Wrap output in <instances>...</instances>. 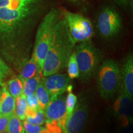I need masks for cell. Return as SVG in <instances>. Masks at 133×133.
I'll return each instance as SVG.
<instances>
[{
  "label": "cell",
  "instance_id": "6da1fadb",
  "mask_svg": "<svg viewBox=\"0 0 133 133\" xmlns=\"http://www.w3.org/2000/svg\"><path fill=\"white\" fill-rule=\"evenodd\" d=\"M41 9L39 0L19 8L0 9V51L19 71L29 59L30 38Z\"/></svg>",
  "mask_w": 133,
  "mask_h": 133
},
{
  "label": "cell",
  "instance_id": "7a4b0ae2",
  "mask_svg": "<svg viewBox=\"0 0 133 133\" xmlns=\"http://www.w3.org/2000/svg\"><path fill=\"white\" fill-rule=\"evenodd\" d=\"M62 14L58 21L44 61L43 76L57 74L66 66L75 46Z\"/></svg>",
  "mask_w": 133,
  "mask_h": 133
},
{
  "label": "cell",
  "instance_id": "3957f363",
  "mask_svg": "<svg viewBox=\"0 0 133 133\" xmlns=\"http://www.w3.org/2000/svg\"><path fill=\"white\" fill-rule=\"evenodd\" d=\"M62 16V11L52 9L46 14L38 26L35 38L32 54L43 72V64L53 33L58 21Z\"/></svg>",
  "mask_w": 133,
  "mask_h": 133
},
{
  "label": "cell",
  "instance_id": "277c9868",
  "mask_svg": "<svg viewBox=\"0 0 133 133\" xmlns=\"http://www.w3.org/2000/svg\"><path fill=\"white\" fill-rule=\"evenodd\" d=\"M97 88L103 99L109 100L114 97L120 88V66L117 61L107 59L98 67Z\"/></svg>",
  "mask_w": 133,
  "mask_h": 133
},
{
  "label": "cell",
  "instance_id": "5b68a950",
  "mask_svg": "<svg viewBox=\"0 0 133 133\" xmlns=\"http://www.w3.org/2000/svg\"><path fill=\"white\" fill-rule=\"evenodd\" d=\"M76 59L81 80L89 81L95 75L103 59L102 52L92 44L91 41L79 43L76 46Z\"/></svg>",
  "mask_w": 133,
  "mask_h": 133
},
{
  "label": "cell",
  "instance_id": "8992f818",
  "mask_svg": "<svg viewBox=\"0 0 133 133\" xmlns=\"http://www.w3.org/2000/svg\"><path fill=\"white\" fill-rule=\"evenodd\" d=\"M62 14L75 44L91 40L94 31L92 23L88 18L66 10L62 11Z\"/></svg>",
  "mask_w": 133,
  "mask_h": 133
},
{
  "label": "cell",
  "instance_id": "52a82bcc",
  "mask_svg": "<svg viewBox=\"0 0 133 133\" xmlns=\"http://www.w3.org/2000/svg\"><path fill=\"white\" fill-rule=\"evenodd\" d=\"M122 26V20L119 13L112 7H105L99 14L97 27L101 36L110 38L119 32Z\"/></svg>",
  "mask_w": 133,
  "mask_h": 133
},
{
  "label": "cell",
  "instance_id": "ba28073f",
  "mask_svg": "<svg viewBox=\"0 0 133 133\" xmlns=\"http://www.w3.org/2000/svg\"><path fill=\"white\" fill-rule=\"evenodd\" d=\"M44 112L46 121H56L64 132L68 119L65 96L61 94L51 97Z\"/></svg>",
  "mask_w": 133,
  "mask_h": 133
},
{
  "label": "cell",
  "instance_id": "9c48e42d",
  "mask_svg": "<svg viewBox=\"0 0 133 133\" xmlns=\"http://www.w3.org/2000/svg\"><path fill=\"white\" fill-rule=\"evenodd\" d=\"M89 114V105L84 100L76 104L74 110L66 121L64 133H81Z\"/></svg>",
  "mask_w": 133,
  "mask_h": 133
},
{
  "label": "cell",
  "instance_id": "30bf717a",
  "mask_svg": "<svg viewBox=\"0 0 133 133\" xmlns=\"http://www.w3.org/2000/svg\"><path fill=\"white\" fill-rule=\"evenodd\" d=\"M42 80L44 87L52 97L66 92L68 86L70 84L71 79L67 75L57 73L42 78Z\"/></svg>",
  "mask_w": 133,
  "mask_h": 133
},
{
  "label": "cell",
  "instance_id": "8fae6325",
  "mask_svg": "<svg viewBox=\"0 0 133 133\" xmlns=\"http://www.w3.org/2000/svg\"><path fill=\"white\" fill-rule=\"evenodd\" d=\"M122 91L132 99L133 97V56L129 54L124 58L120 67V88Z\"/></svg>",
  "mask_w": 133,
  "mask_h": 133
},
{
  "label": "cell",
  "instance_id": "7c38bea8",
  "mask_svg": "<svg viewBox=\"0 0 133 133\" xmlns=\"http://www.w3.org/2000/svg\"><path fill=\"white\" fill-rule=\"evenodd\" d=\"M119 94L115 102L114 109L115 115L123 123L128 122L132 113V99L122 91H119Z\"/></svg>",
  "mask_w": 133,
  "mask_h": 133
},
{
  "label": "cell",
  "instance_id": "4fadbf2b",
  "mask_svg": "<svg viewBox=\"0 0 133 133\" xmlns=\"http://www.w3.org/2000/svg\"><path fill=\"white\" fill-rule=\"evenodd\" d=\"M0 94V115L11 116L14 114L15 99L8 91L5 84L1 87Z\"/></svg>",
  "mask_w": 133,
  "mask_h": 133
},
{
  "label": "cell",
  "instance_id": "5bb4252c",
  "mask_svg": "<svg viewBox=\"0 0 133 133\" xmlns=\"http://www.w3.org/2000/svg\"><path fill=\"white\" fill-rule=\"evenodd\" d=\"M19 72V76L22 81L34 77L38 74H42V71L39 69L37 61L33 54H31L30 58L23 65Z\"/></svg>",
  "mask_w": 133,
  "mask_h": 133
},
{
  "label": "cell",
  "instance_id": "9a60e30c",
  "mask_svg": "<svg viewBox=\"0 0 133 133\" xmlns=\"http://www.w3.org/2000/svg\"><path fill=\"white\" fill-rule=\"evenodd\" d=\"M5 86L15 99L23 94V81L19 76H11L7 83H5Z\"/></svg>",
  "mask_w": 133,
  "mask_h": 133
},
{
  "label": "cell",
  "instance_id": "2e32d148",
  "mask_svg": "<svg viewBox=\"0 0 133 133\" xmlns=\"http://www.w3.org/2000/svg\"><path fill=\"white\" fill-rule=\"evenodd\" d=\"M35 94L38 99L39 108L43 111H44L51 101V96L44 87L42 79H41L38 88H36Z\"/></svg>",
  "mask_w": 133,
  "mask_h": 133
},
{
  "label": "cell",
  "instance_id": "e0dca14e",
  "mask_svg": "<svg viewBox=\"0 0 133 133\" xmlns=\"http://www.w3.org/2000/svg\"><path fill=\"white\" fill-rule=\"evenodd\" d=\"M25 120L30 123L42 126L45 121L44 112L41 109L35 110L29 109L27 107Z\"/></svg>",
  "mask_w": 133,
  "mask_h": 133
},
{
  "label": "cell",
  "instance_id": "ac0fdd59",
  "mask_svg": "<svg viewBox=\"0 0 133 133\" xmlns=\"http://www.w3.org/2000/svg\"><path fill=\"white\" fill-rule=\"evenodd\" d=\"M43 78V74H38L34 77L23 81V94L29 96L35 92Z\"/></svg>",
  "mask_w": 133,
  "mask_h": 133
},
{
  "label": "cell",
  "instance_id": "d6986e66",
  "mask_svg": "<svg viewBox=\"0 0 133 133\" xmlns=\"http://www.w3.org/2000/svg\"><path fill=\"white\" fill-rule=\"evenodd\" d=\"M15 101L14 114L22 121L25 119L26 112L27 109L26 96L24 94L16 97Z\"/></svg>",
  "mask_w": 133,
  "mask_h": 133
},
{
  "label": "cell",
  "instance_id": "ffe728a7",
  "mask_svg": "<svg viewBox=\"0 0 133 133\" xmlns=\"http://www.w3.org/2000/svg\"><path fill=\"white\" fill-rule=\"evenodd\" d=\"M7 133H25L23 122L15 114L10 116L8 125Z\"/></svg>",
  "mask_w": 133,
  "mask_h": 133
},
{
  "label": "cell",
  "instance_id": "44dd1931",
  "mask_svg": "<svg viewBox=\"0 0 133 133\" xmlns=\"http://www.w3.org/2000/svg\"><path fill=\"white\" fill-rule=\"evenodd\" d=\"M66 66H67V75L69 76L70 79H75L79 77V68L77 61H76L75 51H73V52L70 56Z\"/></svg>",
  "mask_w": 133,
  "mask_h": 133
},
{
  "label": "cell",
  "instance_id": "7402d4cb",
  "mask_svg": "<svg viewBox=\"0 0 133 133\" xmlns=\"http://www.w3.org/2000/svg\"><path fill=\"white\" fill-rule=\"evenodd\" d=\"M72 86L70 84L66 89L68 95L65 98V107L68 118L72 114L77 103V97L72 92Z\"/></svg>",
  "mask_w": 133,
  "mask_h": 133
},
{
  "label": "cell",
  "instance_id": "603a6c76",
  "mask_svg": "<svg viewBox=\"0 0 133 133\" xmlns=\"http://www.w3.org/2000/svg\"><path fill=\"white\" fill-rule=\"evenodd\" d=\"M12 71L6 64L4 61L0 56V87H2L6 83V79L12 76Z\"/></svg>",
  "mask_w": 133,
  "mask_h": 133
},
{
  "label": "cell",
  "instance_id": "cb8c5ba5",
  "mask_svg": "<svg viewBox=\"0 0 133 133\" xmlns=\"http://www.w3.org/2000/svg\"><path fill=\"white\" fill-rule=\"evenodd\" d=\"M35 0H0V9L5 8H19Z\"/></svg>",
  "mask_w": 133,
  "mask_h": 133
},
{
  "label": "cell",
  "instance_id": "d4e9b609",
  "mask_svg": "<svg viewBox=\"0 0 133 133\" xmlns=\"http://www.w3.org/2000/svg\"><path fill=\"white\" fill-rule=\"evenodd\" d=\"M24 124L25 132L26 133H41L46 129V128L43 127L41 125L30 123L27 121L24 120Z\"/></svg>",
  "mask_w": 133,
  "mask_h": 133
},
{
  "label": "cell",
  "instance_id": "484cf974",
  "mask_svg": "<svg viewBox=\"0 0 133 133\" xmlns=\"http://www.w3.org/2000/svg\"><path fill=\"white\" fill-rule=\"evenodd\" d=\"M26 103H27V107L29 109L35 110H37L38 109H40L39 106V104H38V101L35 94H33L31 95H30L29 96L26 97Z\"/></svg>",
  "mask_w": 133,
  "mask_h": 133
},
{
  "label": "cell",
  "instance_id": "4316f807",
  "mask_svg": "<svg viewBox=\"0 0 133 133\" xmlns=\"http://www.w3.org/2000/svg\"><path fill=\"white\" fill-rule=\"evenodd\" d=\"M11 116L0 115V133H7L8 123Z\"/></svg>",
  "mask_w": 133,
  "mask_h": 133
},
{
  "label": "cell",
  "instance_id": "83f0119b",
  "mask_svg": "<svg viewBox=\"0 0 133 133\" xmlns=\"http://www.w3.org/2000/svg\"><path fill=\"white\" fill-rule=\"evenodd\" d=\"M114 1L119 6L126 7L128 6V3L130 2L131 0H114Z\"/></svg>",
  "mask_w": 133,
  "mask_h": 133
},
{
  "label": "cell",
  "instance_id": "f1b7e54d",
  "mask_svg": "<svg viewBox=\"0 0 133 133\" xmlns=\"http://www.w3.org/2000/svg\"><path fill=\"white\" fill-rule=\"evenodd\" d=\"M70 1L75 3H84L86 0H69Z\"/></svg>",
  "mask_w": 133,
  "mask_h": 133
},
{
  "label": "cell",
  "instance_id": "f546056e",
  "mask_svg": "<svg viewBox=\"0 0 133 133\" xmlns=\"http://www.w3.org/2000/svg\"><path fill=\"white\" fill-rule=\"evenodd\" d=\"M44 133H52V132H49V131H48V130H46V131H45V132Z\"/></svg>",
  "mask_w": 133,
  "mask_h": 133
},
{
  "label": "cell",
  "instance_id": "4dcf8cb0",
  "mask_svg": "<svg viewBox=\"0 0 133 133\" xmlns=\"http://www.w3.org/2000/svg\"><path fill=\"white\" fill-rule=\"evenodd\" d=\"M45 131H46V129H45V130H44V131H43V132H41V133H44V132H45Z\"/></svg>",
  "mask_w": 133,
  "mask_h": 133
},
{
  "label": "cell",
  "instance_id": "1f68e13d",
  "mask_svg": "<svg viewBox=\"0 0 133 133\" xmlns=\"http://www.w3.org/2000/svg\"><path fill=\"white\" fill-rule=\"evenodd\" d=\"M1 87H0V94H1Z\"/></svg>",
  "mask_w": 133,
  "mask_h": 133
}]
</instances>
